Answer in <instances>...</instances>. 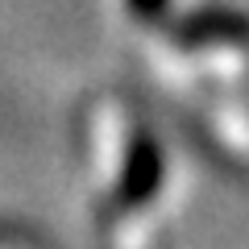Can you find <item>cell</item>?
Instances as JSON below:
<instances>
[{"instance_id": "cell-1", "label": "cell", "mask_w": 249, "mask_h": 249, "mask_svg": "<svg viewBox=\"0 0 249 249\" xmlns=\"http://www.w3.org/2000/svg\"><path fill=\"white\" fill-rule=\"evenodd\" d=\"M162 183V154L154 145L150 133H137L129 145V158H124V175H121V204H145V199L158 196Z\"/></svg>"}, {"instance_id": "cell-2", "label": "cell", "mask_w": 249, "mask_h": 249, "mask_svg": "<svg viewBox=\"0 0 249 249\" xmlns=\"http://www.w3.org/2000/svg\"><path fill=\"white\" fill-rule=\"evenodd\" d=\"M162 4H166V0H129V9H137L142 17H154V13H158Z\"/></svg>"}]
</instances>
